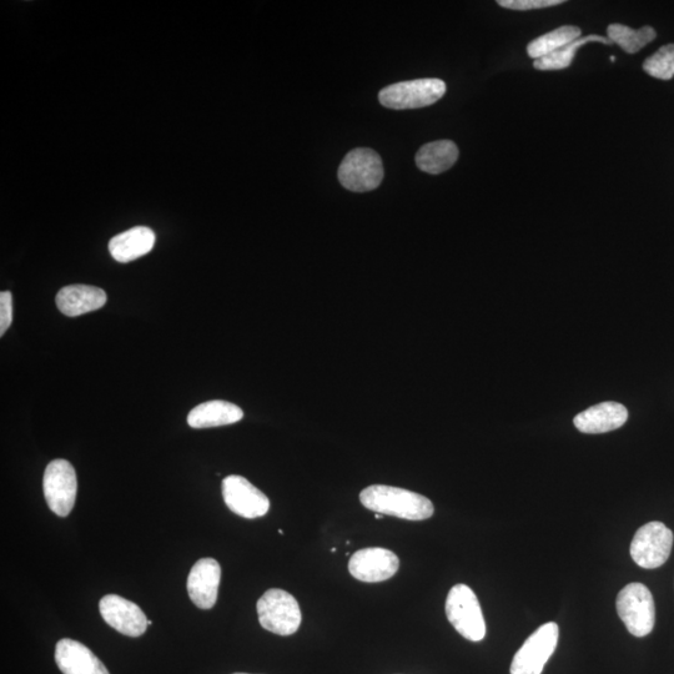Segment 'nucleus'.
I'll use <instances>...</instances> for the list:
<instances>
[{
    "instance_id": "nucleus-1",
    "label": "nucleus",
    "mask_w": 674,
    "mask_h": 674,
    "mask_svg": "<svg viewBox=\"0 0 674 674\" xmlns=\"http://www.w3.org/2000/svg\"><path fill=\"white\" fill-rule=\"evenodd\" d=\"M360 501L367 510L409 521H424L435 507L427 497L400 487L372 485L361 491Z\"/></svg>"
},
{
    "instance_id": "nucleus-2",
    "label": "nucleus",
    "mask_w": 674,
    "mask_h": 674,
    "mask_svg": "<svg viewBox=\"0 0 674 674\" xmlns=\"http://www.w3.org/2000/svg\"><path fill=\"white\" fill-rule=\"evenodd\" d=\"M446 616L466 640L480 642L486 636V622L479 598L466 585L451 588L446 600Z\"/></svg>"
},
{
    "instance_id": "nucleus-3",
    "label": "nucleus",
    "mask_w": 674,
    "mask_h": 674,
    "mask_svg": "<svg viewBox=\"0 0 674 674\" xmlns=\"http://www.w3.org/2000/svg\"><path fill=\"white\" fill-rule=\"evenodd\" d=\"M617 613L632 636L650 635L656 623L655 600L642 583H631L618 593Z\"/></svg>"
},
{
    "instance_id": "nucleus-4",
    "label": "nucleus",
    "mask_w": 674,
    "mask_h": 674,
    "mask_svg": "<svg viewBox=\"0 0 674 674\" xmlns=\"http://www.w3.org/2000/svg\"><path fill=\"white\" fill-rule=\"evenodd\" d=\"M256 610L261 627L279 636L294 635L303 620L296 598L279 588L266 591L260 598Z\"/></svg>"
},
{
    "instance_id": "nucleus-5",
    "label": "nucleus",
    "mask_w": 674,
    "mask_h": 674,
    "mask_svg": "<svg viewBox=\"0 0 674 674\" xmlns=\"http://www.w3.org/2000/svg\"><path fill=\"white\" fill-rule=\"evenodd\" d=\"M444 80L425 78L389 85L381 90L379 100L385 108L395 110L430 107L446 93Z\"/></svg>"
},
{
    "instance_id": "nucleus-6",
    "label": "nucleus",
    "mask_w": 674,
    "mask_h": 674,
    "mask_svg": "<svg viewBox=\"0 0 674 674\" xmlns=\"http://www.w3.org/2000/svg\"><path fill=\"white\" fill-rule=\"evenodd\" d=\"M384 179V164L372 149L357 148L346 155L339 168V180L345 189L366 193L379 188Z\"/></svg>"
},
{
    "instance_id": "nucleus-7",
    "label": "nucleus",
    "mask_w": 674,
    "mask_h": 674,
    "mask_svg": "<svg viewBox=\"0 0 674 674\" xmlns=\"http://www.w3.org/2000/svg\"><path fill=\"white\" fill-rule=\"evenodd\" d=\"M673 538V532L662 522L653 521L638 528L631 543L633 561L647 570L665 565L671 555Z\"/></svg>"
},
{
    "instance_id": "nucleus-8",
    "label": "nucleus",
    "mask_w": 674,
    "mask_h": 674,
    "mask_svg": "<svg viewBox=\"0 0 674 674\" xmlns=\"http://www.w3.org/2000/svg\"><path fill=\"white\" fill-rule=\"evenodd\" d=\"M560 628L548 622L527 638L511 663V674H541L558 645Z\"/></svg>"
},
{
    "instance_id": "nucleus-9",
    "label": "nucleus",
    "mask_w": 674,
    "mask_h": 674,
    "mask_svg": "<svg viewBox=\"0 0 674 674\" xmlns=\"http://www.w3.org/2000/svg\"><path fill=\"white\" fill-rule=\"evenodd\" d=\"M45 501L55 515L67 517L77 500L78 481L74 467L67 460H54L45 469Z\"/></svg>"
},
{
    "instance_id": "nucleus-10",
    "label": "nucleus",
    "mask_w": 674,
    "mask_h": 674,
    "mask_svg": "<svg viewBox=\"0 0 674 674\" xmlns=\"http://www.w3.org/2000/svg\"><path fill=\"white\" fill-rule=\"evenodd\" d=\"M223 497L226 506L240 517H263L270 510L268 496L243 476L231 475L223 480Z\"/></svg>"
},
{
    "instance_id": "nucleus-11",
    "label": "nucleus",
    "mask_w": 674,
    "mask_h": 674,
    "mask_svg": "<svg viewBox=\"0 0 674 674\" xmlns=\"http://www.w3.org/2000/svg\"><path fill=\"white\" fill-rule=\"evenodd\" d=\"M399 567V557L381 547L362 548L351 556L349 562L351 576L366 583L390 580L399 571Z\"/></svg>"
},
{
    "instance_id": "nucleus-12",
    "label": "nucleus",
    "mask_w": 674,
    "mask_h": 674,
    "mask_svg": "<svg viewBox=\"0 0 674 674\" xmlns=\"http://www.w3.org/2000/svg\"><path fill=\"white\" fill-rule=\"evenodd\" d=\"M100 615L115 631L128 637H140L147 632L145 613L134 602L117 595L104 596L99 602Z\"/></svg>"
},
{
    "instance_id": "nucleus-13",
    "label": "nucleus",
    "mask_w": 674,
    "mask_h": 674,
    "mask_svg": "<svg viewBox=\"0 0 674 674\" xmlns=\"http://www.w3.org/2000/svg\"><path fill=\"white\" fill-rule=\"evenodd\" d=\"M221 567L214 558H201L195 563L188 577L190 600L201 610H210L218 601Z\"/></svg>"
},
{
    "instance_id": "nucleus-14",
    "label": "nucleus",
    "mask_w": 674,
    "mask_h": 674,
    "mask_svg": "<svg viewBox=\"0 0 674 674\" xmlns=\"http://www.w3.org/2000/svg\"><path fill=\"white\" fill-rule=\"evenodd\" d=\"M55 662L63 674H110L104 663L78 641L63 638L55 647Z\"/></svg>"
},
{
    "instance_id": "nucleus-15",
    "label": "nucleus",
    "mask_w": 674,
    "mask_h": 674,
    "mask_svg": "<svg viewBox=\"0 0 674 674\" xmlns=\"http://www.w3.org/2000/svg\"><path fill=\"white\" fill-rule=\"evenodd\" d=\"M628 420V411L618 402H602L590 407L573 419L578 431L583 434L597 435L620 429Z\"/></svg>"
},
{
    "instance_id": "nucleus-16",
    "label": "nucleus",
    "mask_w": 674,
    "mask_h": 674,
    "mask_svg": "<svg viewBox=\"0 0 674 674\" xmlns=\"http://www.w3.org/2000/svg\"><path fill=\"white\" fill-rule=\"evenodd\" d=\"M108 296L103 289L90 285H69L59 290L55 303L60 313L69 318L92 313L107 304Z\"/></svg>"
},
{
    "instance_id": "nucleus-17",
    "label": "nucleus",
    "mask_w": 674,
    "mask_h": 674,
    "mask_svg": "<svg viewBox=\"0 0 674 674\" xmlns=\"http://www.w3.org/2000/svg\"><path fill=\"white\" fill-rule=\"evenodd\" d=\"M155 233L147 226H135L133 229L115 235L109 243V251L118 263L127 264L142 258L153 250Z\"/></svg>"
},
{
    "instance_id": "nucleus-18",
    "label": "nucleus",
    "mask_w": 674,
    "mask_h": 674,
    "mask_svg": "<svg viewBox=\"0 0 674 674\" xmlns=\"http://www.w3.org/2000/svg\"><path fill=\"white\" fill-rule=\"evenodd\" d=\"M244 411L238 405L223 400L204 402L194 407L188 415V424L193 429H210L236 424L243 420Z\"/></svg>"
},
{
    "instance_id": "nucleus-19",
    "label": "nucleus",
    "mask_w": 674,
    "mask_h": 674,
    "mask_svg": "<svg viewBox=\"0 0 674 674\" xmlns=\"http://www.w3.org/2000/svg\"><path fill=\"white\" fill-rule=\"evenodd\" d=\"M459 159V148L451 140L424 145L416 154L415 162L427 174L439 175L454 167Z\"/></svg>"
},
{
    "instance_id": "nucleus-20",
    "label": "nucleus",
    "mask_w": 674,
    "mask_h": 674,
    "mask_svg": "<svg viewBox=\"0 0 674 674\" xmlns=\"http://www.w3.org/2000/svg\"><path fill=\"white\" fill-rule=\"evenodd\" d=\"M581 29L575 25H563L561 28L543 34L527 45V53L532 59H541L581 38Z\"/></svg>"
},
{
    "instance_id": "nucleus-21",
    "label": "nucleus",
    "mask_w": 674,
    "mask_h": 674,
    "mask_svg": "<svg viewBox=\"0 0 674 674\" xmlns=\"http://www.w3.org/2000/svg\"><path fill=\"white\" fill-rule=\"evenodd\" d=\"M608 39L611 43L620 45L628 54H636L657 38L656 30L652 27L632 29L623 24H611L607 28Z\"/></svg>"
},
{
    "instance_id": "nucleus-22",
    "label": "nucleus",
    "mask_w": 674,
    "mask_h": 674,
    "mask_svg": "<svg viewBox=\"0 0 674 674\" xmlns=\"http://www.w3.org/2000/svg\"><path fill=\"white\" fill-rule=\"evenodd\" d=\"M596 42L602 43L605 45H611V40L608 38L600 37V35L591 34L588 37H583L577 39L576 42L566 45L561 49H558L557 52L547 55L541 59L535 60V68L537 70H543V72H550V70H562L570 67L572 64L573 58H575L578 48L583 47L587 43Z\"/></svg>"
},
{
    "instance_id": "nucleus-23",
    "label": "nucleus",
    "mask_w": 674,
    "mask_h": 674,
    "mask_svg": "<svg viewBox=\"0 0 674 674\" xmlns=\"http://www.w3.org/2000/svg\"><path fill=\"white\" fill-rule=\"evenodd\" d=\"M643 69L653 78L672 79L674 77V44L663 45L652 57L646 59Z\"/></svg>"
},
{
    "instance_id": "nucleus-24",
    "label": "nucleus",
    "mask_w": 674,
    "mask_h": 674,
    "mask_svg": "<svg viewBox=\"0 0 674 674\" xmlns=\"http://www.w3.org/2000/svg\"><path fill=\"white\" fill-rule=\"evenodd\" d=\"M563 0H499L497 4L512 10H532L556 7L563 4Z\"/></svg>"
},
{
    "instance_id": "nucleus-25",
    "label": "nucleus",
    "mask_w": 674,
    "mask_h": 674,
    "mask_svg": "<svg viewBox=\"0 0 674 674\" xmlns=\"http://www.w3.org/2000/svg\"><path fill=\"white\" fill-rule=\"evenodd\" d=\"M13 321V296L10 291L0 294V335H4Z\"/></svg>"
},
{
    "instance_id": "nucleus-26",
    "label": "nucleus",
    "mask_w": 674,
    "mask_h": 674,
    "mask_svg": "<svg viewBox=\"0 0 674 674\" xmlns=\"http://www.w3.org/2000/svg\"><path fill=\"white\" fill-rule=\"evenodd\" d=\"M234 674H248V673H234Z\"/></svg>"
}]
</instances>
